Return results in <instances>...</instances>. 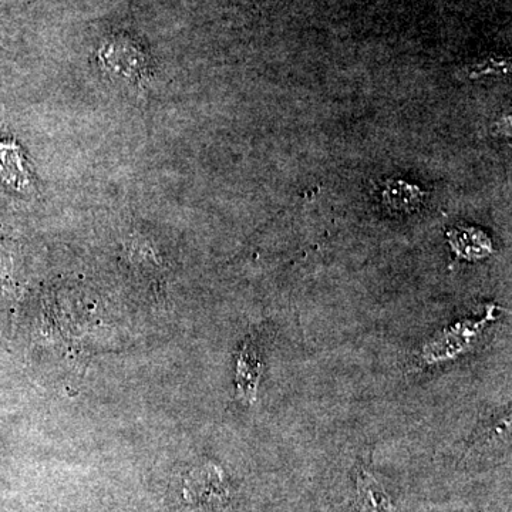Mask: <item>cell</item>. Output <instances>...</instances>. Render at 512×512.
<instances>
[{
  "label": "cell",
  "mask_w": 512,
  "mask_h": 512,
  "mask_svg": "<svg viewBox=\"0 0 512 512\" xmlns=\"http://www.w3.org/2000/svg\"><path fill=\"white\" fill-rule=\"evenodd\" d=\"M185 498L195 507L212 510L222 500V484L218 476L212 477L211 471H197L187 481Z\"/></svg>",
  "instance_id": "1"
},
{
  "label": "cell",
  "mask_w": 512,
  "mask_h": 512,
  "mask_svg": "<svg viewBox=\"0 0 512 512\" xmlns=\"http://www.w3.org/2000/svg\"><path fill=\"white\" fill-rule=\"evenodd\" d=\"M357 508L359 512H394L389 495L372 474L362 468L357 471Z\"/></svg>",
  "instance_id": "2"
},
{
  "label": "cell",
  "mask_w": 512,
  "mask_h": 512,
  "mask_svg": "<svg viewBox=\"0 0 512 512\" xmlns=\"http://www.w3.org/2000/svg\"><path fill=\"white\" fill-rule=\"evenodd\" d=\"M384 197H386L387 205L392 210H404L403 198L412 208H414V205L419 204V194H417L416 188L409 187V185L404 190V194H399L396 185L392 184L389 190L386 191V194H384Z\"/></svg>",
  "instance_id": "3"
}]
</instances>
